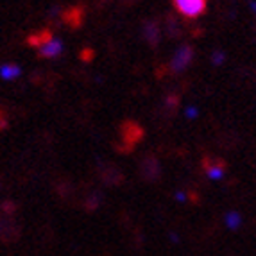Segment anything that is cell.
Segmentation results:
<instances>
[{
  "label": "cell",
  "instance_id": "5",
  "mask_svg": "<svg viewBox=\"0 0 256 256\" xmlns=\"http://www.w3.org/2000/svg\"><path fill=\"white\" fill-rule=\"evenodd\" d=\"M52 38H54V36H52V32L48 29H40V30H36V32H32V34L27 36V43H29L30 47H36L40 50V48H42L43 45H47Z\"/></svg>",
  "mask_w": 256,
  "mask_h": 256
},
{
  "label": "cell",
  "instance_id": "8",
  "mask_svg": "<svg viewBox=\"0 0 256 256\" xmlns=\"http://www.w3.org/2000/svg\"><path fill=\"white\" fill-rule=\"evenodd\" d=\"M102 180L108 184H116L122 181V174L116 166H106V168H102Z\"/></svg>",
  "mask_w": 256,
  "mask_h": 256
},
{
  "label": "cell",
  "instance_id": "10",
  "mask_svg": "<svg viewBox=\"0 0 256 256\" xmlns=\"http://www.w3.org/2000/svg\"><path fill=\"white\" fill-rule=\"evenodd\" d=\"M18 76H20V68H18L16 64H4V66H0V77L6 79V81L16 79Z\"/></svg>",
  "mask_w": 256,
  "mask_h": 256
},
{
  "label": "cell",
  "instance_id": "12",
  "mask_svg": "<svg viewBox=\"0 0 256 256\" xmlns=\"http://www.w3.org/2000/svg\"><path fill=\"white\" fill-rule=\"evenodd\" d=\"M224 61H226V56L222 54V52H214V56H212V63L217 64V66H220Z\"/></svg>",
  "mask_w": 256,
  "mask_h": 256
},
{
  "label": "cell",
  "instance_id": "1",
  "mask_svg": "<svg viewBox=\"0 0 256 256\" xmlns=\"http://www.w3.org/2000/svg\"><path fill=\"white\" fill-rule=\"evenodd\" d=\"M172 8L181 16L188 18V20H194V18H199L201 14H204L208 4H206L204 0H174Z\"/></svg>",
  "mask_w": 256,
  "mask_h": 256
},
{
  "label": "cell",
  "instance_id": "6",
  "mask_svg": "<svg viewBox=\"0 0 256 256\" xmlns=\"http://www.w3.org/2000/svg\"><path fill=\"white\" fill-rule=\"evenodd\" d=\"M38 52H40L42 58H47V60H50V58H58V56L63 52V42L58 40V38H52L50 42H48L47 45H43Z\"/></svg>",
  "mask_w": 256,
  "mask_h": 256
},
{
  "label": "cell",
  "instance_id": "2",
  "mask_svg": "<svg viewBox=\"0 0 256 256\" xmlns=\"http://www.w3.org/2000/svg\"><path fill=\"white\" fill-rule=\"evenodd\" d=\"M120 140L124 142V147L122 149H128L131 150L132 147L136 146L138 140L142 138V134H144V131H142V128L138 124H134V122H126V124H122V128H120Z\"/></svg>",
  "mask_w": 256,
  "mask_h": 256
},
{
  "label": "cell",
  "instance_id": "11",
  "mask_svg": "<svg viewBox=\"0 0 256 256\" xmlns=\"http://www.w3.org/2000/svg\"><path fill=\"white\" fill-rule=\"evenodd\" d=\"M240 224H242V217H240L236 212H230V214L226 215V226L230 228V230H236Z\"/></svg>",
  "mask_w": 256,
  "mask_h": 256
},
{
  "label": "cell",
  "instance_id": "13",
  "mask_svg": "<svg viewBox=\"0 0 256 256\" xmlns=\"http://www.w3.org/2000/svg\"><path fill=\"white\" fill-rule=\"evenodd\" d=\"M186 116H190V118H196V116H197V110H196V108H188V110H186Z\"/></svg>",
  "mask_w": 256,
  "mask_h": 256
},
{
  "label": "cell",
  "instance_id": "4",
  "mask_svg": "<svg viewBox=\"0 0 256 256\" xmlns=\"http://www.w3.org/2000/svg\"><path fill=\"white\" fill-rule=\"evenodd\" d=\"M140 172H142V178L147 181H154L156 178L160 176V165L156 162L154 156H146L144 162L140 163Z\"/></svg>",
  "mask_w": 256,
  "mask_h": 256
},
{
  "label": "cell",
  "instance_id": "9",
  "mask_svg": "<svg viewBox=\"0 0 256 256\" xmlns=\"http://www.w3.org/2000/svg\"><path fill=\"white\" fill-rule=\"evenodd\" d=\"M206 174H208L210 180L214 181H220L222 178H224V166L220 165V163H208L206 165Z\"/></svg>",
  "mask_w": 256,
  "mask_h": 256
},
{
  "label": "cell",
  "instance_id": "7",
  "mask_svg": "<svg viewBox=\"0 0 256 256\" xmlns=\"http://www.w3.org/2000/svg\"><path fill=\"white\" fill-rule=\"evenodd\" d=\"M144 36L146 40L150 43V45H156L160 38V29H158V24L156 22H147L146 27H144Z\"/></svg>",
  "mask_w": 256,
  "mask_h": 256
},
{
  "label": "cell",
  "instance_id": "14",
  "mask_svg": "<svg viewBox=\"0 0 256 256\" xmlns=\"http://www.w3.org/2000/svg\"><path fill=\"white\" fill-rule=\"evenodd\" d=\"M249 6H251V9H252V13H256V2H251V4H249Z\"/></svg>",
  "mask_w": 256,
  "mask_h": 256
},
{
  "label": "cell",
  "instance_id": "3",
  "mask_svg": "<svg viewBox=\"0 0 256 256\" xmlns=\"http://www.w3.org/2000/svg\"><path fill=\"white\" fill-rule=\"evenodd\" d=\"M192 60H194V50H192V47H188V45H183V47H180L178 50H176L174 58H172V61H170V70L174 74L183 72L184 68H188V66H190Z\"/></svg>",
  "mask_w": 256,
  "mask_h": 256
}]
</instances>
